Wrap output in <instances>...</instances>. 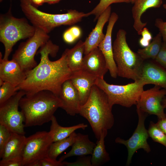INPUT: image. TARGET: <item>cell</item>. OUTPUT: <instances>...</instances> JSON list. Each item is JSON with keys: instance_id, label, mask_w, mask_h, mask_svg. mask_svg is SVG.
<instances>
[{"instance_id": "cell-7", "label": "cell", "mask_w": 166, "mask_h": 166, "mask_svg": "<svg viewBox=\"0 0 166 166\" xmlns=\"http://www.w3.org/2000/svg\"><path fill=\"white\" fill-rule=\"evenodd\" d=\"M95 85L105 93L112 107L117 104L127 108L136 105L145 85L140 80L124 85L110 84L101 78L97 79Z\"/></svg>"}, {"instance_id": "cell-38", "label": "cell", "mask_w": 166, "mask_h": 166, "mask_svg": "<svg viewBox=\"0 0 166 166\" xmlns=\"http://www.w3.org/2000/svg\"><path fill=\"white\" fill-rule=\"evenodd\" d=\"M155 25L159 29L163 42L166 43V22L163 21L161 18H157L155 20Z\"/></svg>"}, {"instance_id": "cell-15", "label": "cell", "mask_w": 166, "mask_h": 166, "mask_svg": "<svg viewBox=\"0 0 166 166\" xmlns=\"http://www.w3.org/2000/svg\"><path fill=\"white\" fill-rule=\"evenodd\" d=\"M81 69L97 78H104L109 69L104 56L98 47L85 55Z\"/></svg>"}, {"instance_id": "cell-40", "label": "cell", "mask_w": 166, "mask_h": 166, "mask_svg": "<svg viewBox=\"0 0 166 166\" xmlns=\"http://www.w3.org/2000/svg\"><path fill=\"white\" fill-rule=\"evenodd\" d=\"M33 6L36 7L42 5L45 3V0H28Z\"/></svg>"}, {"instance_id": "cell-17", "label": "cell", "mask_w": 166, "mask_h": 166, "mask_svg": "<svg viewBox=\"0 0 166 166\" xmlns=\"http://www.w3.org/2000/svg\"><path fill=\"white\" fill-rule=\"evenodd\" d=\"M139 80L145 85L154 84L166 90V69L155 61L144 62Z\"/></svg>"}, {"instance_id": "cell-4", "label": "cell", "mask_w": 166, "mask_h": 166, "mask_svg": "<svg viewBox=\"0 0 166 166\" xmlns=\"http://www.w3.org/2000/svg\"><path fill=\"white\" fill-rule=\"evenodd\" d=\"M126 34L122 29L118 31L113 45V58L117 76L135 81L140 79L144 60L129 47Z\"/></svg>"}, {"instance_id": "cell-12", "label": "cell", "mask_w": 166, "mask_h": 166, "mask_svg": "<svg viewBox=\"0 0 166 166\" xmlns=\"http://www.w3.org/2000/svg\"><path fill=\"white\" fill-rule=\"evenodd\" d=\"M155 85L153 88L144 90L136 104L143 112L150 115H156L158 119L166 118L162 102L166 95V90Z\"/></svg>"}, {"instance_id": "cell-16", "label": "cell", "mask_w": 166, "mask_h": 166, "mask_svg": "<svg viewBox=\"0 0 166 166\" xmlns=\"http://www.w3.org/2000/svg\"><path fill=\"white\" fill-rule=\"evenodd\" d=\"M0 57V79L18 87L26 79V72L14 60H4L1 53Z\"/></svg>"}, {"instance_id": "cell-45", "label": "cell", "mask_w": 166, "mask_h": 166, "mask_svg": "<svg viewBox=\"0 0 166 166\" xmlns=\"http://www.w3.org/2000/svg\"><path fill=\"white\" fill-rule=\"evenodd\" d=\"M2 1V0H0V2H1Z\"/></svg>"}, {"instance_id": "cell-2", "label": "cell", "mask_w": 166, "mask_h": 166, "mask_svg": "<svg viewBox=\"0 0 166 166\" xmlns=\"http://www.w3.org/2000/svg\"><path fill=\"white\" fill-rule=\"evenodd\" d=\"M61 106L58 97L48 91L26 94L19 103L25 118V127L41 126L51 121Z\"/></svg>"}, {"instance_id": "cell-3", "label": "cell", "mask_w": 166, "mask_h": 166, "mask_svg": "<svg viewBox=\"0 0 166 166\" xmlns=\"http://www.w3.org/2000/svg\"><path fill=\"white\" fill-rule=\"evenodd\" d=\"M112 108L105 93L93 85L88 100L81 106L79 114L88 121L97 140L103 130H108L113 125Z\"/></svg>"}, {"instance_id": "cell-21", "label": "cell", "mask_w": 166, "mask_h": 166, "mask_svg": "<svg viewBox=\"0 0 166 166\" xmlns=\"http://www.w3.org/2000/svg\"><path fill=\"white\" fill-rule=\"evenodd\" d=\"M96 145V144L89 140L88 135L77 133L71 150L61 156L59 160L62 162L66 159L74 156L91 155Z\"/></svg>"}, {"instance_id": "cell-19", "label": "cell", "mask_w": 166, "mask_h": 166, "mask_svg": "<svg viewBox=\"0 0 166 166\" xmlns=\"http://www.w3.org/2000/svg\"><path fill=\"white\" fill-rule=\"evenodd\" d=\"M111 10L110 6L99 16L95 28L84 41L85 55L98 47L104 38L105 35L103 33V29L105 25L109 21L111 14Z\"/></svg>"}, {"instance_id": "cell-29", "label": "cell", "mask_w": 166, "mask_h": 166, "mask_svg": "<svg viewBox=\"0 0 166 166\" xmlns=\"http://www.w3.org/2000/svg\"><path fill=\"white\" fill-rule=\"evenodd\" d=\"M148 131L149 136L154 141L162 144L166 148V134L158 128L156 123L150 121Z\"/></svg>"}, {"instance_id": "cell-13", "label": "cell", "mask_w": 166, "mask_h": 166, "mask_svg": "<svg viewBox=\"0 0 166 166\" xmlns=\"http://www.w3.org/2000/svg\"><path fill=\"white\" fill-rule=\"evenodd\" d=\"M61 104L60 108L71 116L79 114L81 106L78 92L70 79L63 84L57 96Z\"/></svg>"}, {"instance_id": "cell-24", "label": "cell", "mask_w": 166, "mask_h": 166, "mask_svg": "<svg viewBox=\"0 0 166 166\" xmlns=\"http://www.w3.org/2000/svg\"><path fill=\"white\" fill-rule=\"evenodd\" d=\"M51 121V123L49 132L53 142L69 137L77 129H81L84 130L88 127L87 124L83 123L70 127H62L58 124L54 116L52 117Z\"/></svg>"}, {"instance_id": "cell-6", "label": "cell", "mask_w": 166, "mask_h": 166, "mask_svg": "<svg viewBox=\"0 0 166 166\" xmlns=\"http://www.w3.org/2000/svg\"><path fill=\"white\" fill-rule=\"evenodd\" d=\"M11 10L10 8L7 13L0 16V41L5 47L3 58L5 60H8L13 47L18 41L30 38L36 30L25 18L13 16Z\"/></svg>"}, {"instance_id": "cell-5", "label": "cell", "mask_w": 166, "mask_h": 166, "mask_svg": "<svg viewBox=\"0 0 166 166\" xmlns=\"http://www.w3.org/2000/svg\"><path fill=\"white\" fill-rule=\"evenodd\" d=\"M20 6L23 13L32 25L47 34L59 26L73 25L85 17V13L75 10H69L67 13L61 14L45 13L38 10L28 0H21Z\"/></svg>"}, {"instance_id": "cell-37", "label": "cell", "mask_w": 166, "mask_h": 166, "mask_svg": "<svg viewBox=\"0 0 166 166\" xmlns=\"http://www.w3.org/2000/svg\"><path fill=\"white\" fill-rule=\"evenodd\" d=\"M0 166H22V157L2 160L0 161Z\"/></svg>"}, {"instance_id": "cell-39", "label": "cell", "mask_w": 166, "mask_h": 166, "mask_svg": "<svg viewBox=\"0 0 166 166\" xmlns=\"http://www.w3.org/2000/svg\"><path fill=\"white\" fill-rule=\"evenodd\" d=\"M156 124L158 128L166 134V118L158 119Z\"/></svg>"}, {"instance_id": "cell-27", "label": "cell", "mask_w": 166, "mask_h": 166, "mask_svg": "<svg viewBox=\"0 0 166 166\" xmlns=\"http://www.w3.org/2000/svg\"><path fill=\"white\" fill-rule=\"evenodd\" d=\"M76 134L74 132L64 139L53 142L49 148L48 156L56 160L58 156L72 146L75 141Z\"/></svg>"}, {"instance_id": "cell-32", "label": "cell", "mask_w": 166, "mask_h": 166, "mask_svg": "<svg viewBox=\"0 0 166 166\" xmlns=\"http://www.w3.org/2000/svg\"><path fill=\"white\" fill-rule=\"evenodd\" d=\"M12 132L5 126L0 124V156L2 154Z\"/></svg>"}, {"instance_id": "cell-42", "label": "cell", "mask_w": 166, "mask_h": 166, "mask_svg": "<svg viewBox=\"0 0 166 166\" xmlns=\"http://www.w3.org/2000/svg\"><path fill=\"white\" fill-rule=\"evenodd\" d=\"M162 104L164 109L166 108V98L163 99L162 102Z\"/></svg>"}, {"instance_id": "cell-41", "label": "cell", "mask_w": 166, "mask_h": 166, "mask_svg": "<svg viewBox=\"0 0 166 166\" xmlns=\"http://www.w3.org/2000/svg\"><path fill=\"white\" fill-rule=\"evenodd\" d=\"M61 0H45V3L49 4H54L57 3Z\"/></svg>"}, {"instance_id": "cell-25", "label": "cell", "mask_w": 166, "mask_h": 166, "mask_svg": "<svg viewBox=\"0 0 166 166\" xmlns=\"http://www.w3.org/2000/svg\"><path fill=\"white\" fill-rule=\"evenodd\" d=\"M107 132V130H103L101 132L99 139L97 141L91 155L92 166H101L110 160L109 155L106 150L105 144V139Z\"/></svg>"}, {"instance_id": "cell-8", "label": "cell", "mask_w": 166, "mask_h": 166, "mask_svg": "<svg viewBox=\"0 0 166 166\" xmlns=\"http://www.w3.org/2000/svg\"><path fill=\"white\" fill-rule=\"evenodd\" d=\"M49 36L42 29L36 28L34 34L25 42H22L13 56L23 70L26 72L37 65L35 56L39 48L49 40Z\"/></svg>"}, {"instance_id": "cell-36", "label": "cell", "mask_w": 166, "mask_h": 166, "mask_svg": "<svg viewBox=\"0 0 166 166\" xmlns=\"http://www.w3.org/2000/svg\"><path fill=\"white\" fill-rule=\"evenodd\" d=\"M34 166H63L62 162L47 156L41 160Z\"/></svg>"}, {"instance_id": "cell-33", "label": "cell", "mask_w": 166, "mask_h": 166, "mask_svg": "<svg viewBox=\"0 0 166 166\" xmlns=\"http://www.w3.org/2000/svg\"><path fill=\"white\" fill-rule=\"evenodd\" d=\"M80 156L76 161L72 162L66 161L62 162L63 166H92L91 156Z\"/></svg>"}, {"instance_id": "cell-44", "label": "cell", "mask_w": 166, "mask_h": 166, "mask_svg": "<svg viewBox=\"0 0 166 166\" xmlns=\"http://www.w3.org/2000/svg\"><path fill=\"white\" fill-rule=\"evenodd\" d=\"M163 7L164 9H166V4H163Z\"/></svg>"}, {"instance_id": "cell-11", "label": "cell", "mask_w": 166, "mask_h": 166, "mask_svg": "<svg viewBox=\"0 0 166 166\" xmlns=\"http://www.w3.org/2000/svg\"><path fill=\"white\" fill-rule=\"evenodd\" d=\"M137 112L138 117V124L132 136L127 140L119 137H117L115 140L116 143L124 144L127 149L128 154L126 164L127 166L131 164L133 154L139 149H143L147 153L151 151L150 147L147 141L149 136L144 125L145 120L148 114L138 107Z\"/></svg>"}, {"instance_id": "cell-18", "label": "cell", "mask_w": 166, "mask_h": 166, "mask_svg": "<svg viewBox=\"0 0 166 166\" xmlns=\"http://www.w3.org/2000/svg\"><path fill=\"white\" fill-rule=\"evenodd\" d=\"M97 78L82 69L72 72L69 79L78 92L81 106L88 100Z\"/></svg>"}, {"instance_id": "cell-9", "label": "cell", "mask_w": 166, "mask_h": 166, "mask_svg": "<svg viewBox=\"0 0 166 166\" xmlns=\"http://www.w3.org/2000/svg\"><path fill=\"white\" fill-rule=\"evenodd\" d=\"M53 142L49 132H38L26 137L22 155V166H34L47 156Z\"/></svg>"}, {"instance_id": "cell-10", "label": "cell", "mask_w": 166, "mask_h": 166, "mask_svg": "<svg viewBox=\"0 0 166 166\" xmlns=\"http://www.w3.org/2000/svg\"><path fill=\"white\" fill-rule=\"evenodd\" d=\"M26 94L19 90L5 103L0 105V124L8 128L11 132L25 135V118L18 110L20 99Z\"/></svg>"}, {"instance_id": "cell-26", "label": "cell", "mask_w": 166, "mask_h": 166, "mask_svg": "<svg viewBox=\"0 0 166 166\" xmlns=\"http://www.w3.org/2000/svg\"><path fill=\"white\" fill-rule=\"evenodd\" d=\"M162 39L161 35L159 32L148 46L144 48L139 49L137 53L144 60L149 59L155 60L161 49Z\"/></svg>"}, {"instance_id": "cell-34", "label": "cell", "mask_w": 166, "mask_h": 166, "mask_svg": "<svg viewBox=\"0 0 166 166\" xmlns=\"http://www.w3.org/2000/svg\"><path fill=\"white\" fill-rule=\"evenodd\" d=\"M154 60L166 69V43L164 42H162L160 50Z\"/></svg>"}, {"instance_id": "cell-20", "label": "cell", "mask_w": 166, "mask_h": 166, "mask_svg": "<svg viewBox=\"0 0 166 166\" xmlns=\"http://www.w3.org/2000/svg\"><path fill=\"white\" fill-rule=\"evenodd\" d=\"M163 3L162 0H136L132 9L134 20L133 27L139 35L147 23L143 22L141 20L143 14L148 9L159 8Z\"/></svg>"}, {"instance_id": "cell-22", "label": "cell", "mask_w": 166, "mask_h": 166, "mask_svg": "<svg viewBox=\"0 0 166 166\" xmlns=\"http://www.w3.org/2000/svg\"><path fill=\"white\" fill-rule=\"evenodd\" d=\"M26 138L24 135L12 132L2 154L0 156L2 160L22 157Z\"/></svg>"}, {"instance_id": "cell-23", "label": "cell", "mask_w": 166, "mask_h": 166, "mask_svg": "<svg viewBox=\"0 0 166 166\" xmlns=\"http://www.w3.org/2000/svg\"><path fill=\"white\" fill-rule=\"evenodd\" d=\"M85 49L84 42L81 40L73 48L64 51L68 65L72 72L81 69Z\"/></svg>"}, {"instance_id": "cell-35", "label": "cell", "mask_w": 166, "mask_h": 166, "mask_svg": "<svg viewBox=\"0 0 166 166\" xmlns=\"http://www.w3.org/2000/svg\"><path fill=\"white\" fill-rule=\"evenodd\" d=\"M140 35L142 37L139 40V43L140 46L145 47L150 44L152 39V35L148 29L144 27L142 30Z\"/></svg>"}, {"instance_id": "cell-30", "label": "cell", "mask_w": 166, "mask_h": 166, "mask_svg": "<svg viewBox=\"0 0 166 166\" xmlns=\"http://www.w3.org/2000/svg\"><path fill=\"white\" fill-rule=\"evenodd\" d=\"M18 91L17 87L9 82H4L0 88V105L8 100Z\"/></svg>"}, {"instance_id": "cell-14", "label": "cell", "mask_w": 166, "mask_h": 166, "mask_svg": "<svg viewBox=\"0 0 166 166\" xmlns=\"http://www.w3.org/2000/svg\"><path fill=\"white\" fill-rule=\"evenodd\" d=\"M118 19L117 13L111 14L105 38L98 46L104 56L111 76L115 78L117 76V69L113 58L112 34L114 26Z\"/></svg>"}, {"instance_id": "cell-1", "label": "cell", "mask_w": 166, "mask_h": 166, "mask_svg": "<svg viewBox=\"0 0 166 166\" xmlns=\"http://www.w3.org/2000/svg\"><path fill=\"white\" fill-rule=\"evenodd\" d=\"M59 49V46L49 40L40 48L38 52L41 55L39 63L26 72V79L17 87L18 90L24 91L26 94L48 91L57 97L63 84L69 79L72 73L64 52L57 60L52 61L49 59V55L55 57Z\"/></svg>"}, {"instance_id": "cell-28", "label": "cell", "mask_w": 166, "mask_h": 166, "mask_svg": "<svg viewBox=\"0 0 166 166\" xmlns=\"http://www.w3.org/2000/svg\"><path fill=\"white\" fill-rule=\"evenodd\" d=\"M130 3L129 0H100L99 3L90 12L85 13V17L93 15L95 16L94 21L97 20L101 14L113 3Z\"/></svg>"}, {"instance_id": "cell-31", "label": "cell", "mask_w": 166, "mask_h": 166, "mask_svg": "<svg viewBox=\"0 0 166 166\" xmlns=\"http://www.w3.org/2000/svg\"><path fill=\"white\" fill-rule=\"evenodd\" d=\"M81 34V28L77 26H73L65 31L63 35V38L65 42L72 44L78 39Z\"/></svg>"}, {"instance_id": "cell-43", "label": "cell", "mask_w": 166, "mask_h": 166, "mask_svg": "<svg viewBox=\"0 0 166 166\" xmlns=\"http://www.w3.org/2000/svg\"><path fill=\"white\" fill-rule=\"evenodd\" d=\"M130 3H132V4H134L135 2L136 1V0H129Z\"/></svg>"}]
</instances>
